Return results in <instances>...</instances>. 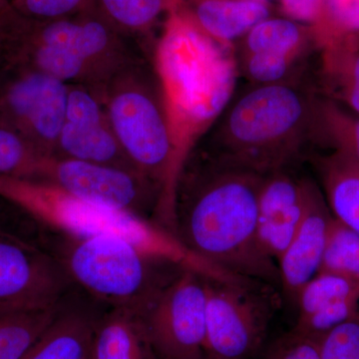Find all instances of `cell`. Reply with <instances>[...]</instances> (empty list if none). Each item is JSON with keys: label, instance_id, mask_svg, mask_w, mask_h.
<instances>
[{"label": "cell", "instance_id": "d6986e66", "mask_svg": "<svg viewBox=\"0 0 359 359\" xmlns=\"http://www.w3.org/2000/svg\"><path fill=\"white\" fill-rule=\"evenodd\" d=\"M240 47V56L269 54L306 58L318 45L311 26L283 15H271L242 37Z\"/></svg>", "mask_w": 359, "mask_h": 359}, {"label": "cell", "instance_id": "6da1fadb", "mask_svg": "<svg viewBox=\"0 0 359 359\" xmlns=\"http://www.w3.org/2000/svg\"><path fill=\"white\" fill-rule=\"evenodd\" d=\"M154 67L171 140L169 172L155 214L157 223L174 231L180 178L231 101L238 59L233 44L208 36L175 1L155 46Z\"/></svg>", "mask_w": 359, "mask_h": 359}, {"label": "cell", "instance_id": "d4e9b609", "mask_svg": "<svg viewBox=\"0 0 359 359\" xmlns=\"http://www.w3.org/2000/svg\"><path fill=\"white\" fill-rule=\"evenodd\" d=\"M346 299H359V285L337 273L320 271L297 294V320Z\"/></svg>", "mask_w": 359, "mask_h": 359}, {"label": "cell", "instance_id": "4fadbf2b", "mask_svg": "<svg viewBox=\"0 0 359 359\" xmlns=\"http://www.w3.org/2000/svg\"><path fill=\"white\" fill-rule=\"evenodd\" d=\"M56 156L138 172L120 147L98 92L84 85H69Z\"/></svg>", "mask_w": 359, "mask_h": 359}, {"label": "cell", "instance_id": "7402d4cb", "mask_svg": "<svg viewBox=\"0 0 359 359\" xmlns=\"http://www.w3.org/2000/svg\"><path fill=\"white\" fill-rule=\"evenodd\" d=\"M58 309L0 313V359H23L57 318Z\"/></svg>", "mask_w": 359, "mask_h": 359}, {"label": "cell", "instance_id": "8d00e7d4", "mask_svg": "<svg viewBox=\"0 0 359 359\" xmlns=\"http://www.w3.org/2000/svg\"><path fill=\"white\" fill-rule=\"evenodd\" d=\"M252 1H264V2H269L271 0H252Z\"/></svg>", "mask_w": 359, "mask_h": 359}, {"label": "cell", "instance_id": "484cf974", "mask_svg": "<svg viewBox=\"0 0 359 359\" xmlns=\"http://www.w3.org/2000/svg\"><path fill=\"white\" fill-rule=\"evenodd\" d=\"M320 271L337 273L359 285V233L334 218Z\"/></svg>", "mask_w": 359, "mask_h": 359}, {"label": "cell", "instance_id": "d590c367", "mask_svg": "<svg viewBox=\"0 0 359 359\" xmlns=\"http://www.w3.org/2000/svg\"><path fill=\"white\" fill-rule=\"evenodd\" d=\"M199 359H214V358H212L211 356H209V355H207V354H205L204 356H202V358H201Z\"/></svg>", "mask_w": 359, "mask_h": 359}, {"label": "cell", "instance_id": "9a60e30c", "mask_svg": "<svg viewBox=\"0 0 359 359\" xmlns=\"http://www.w3.org/2000/svg\"><path fill=\"white\" fill-rule=\"evenodd\" d=\"M306 208V180L297 181L285 171L264 177L257 200V238L276 263L297 233Z\"/></svg>", "mask_w": 359, "mask_h": 359}, {"label": "cell", "instance_id": "f1b7e54d", "mask_svg": "<svg viewBox=\"0 0 359 359\" xmlns=\"http://www.w3.org/2000/svg\"><path fill=\"white\" fill-rule=\"evenodd\" d=\"M13 11L36 20L69 18L94 8L95 0H8Z\"/></svg>", "mask_w": 359, "mask_h": 359}, {"label": "cell", "instance_id": "74e56055", "mask_svg": "<svg viewBox=\"0 0 359 359\" xmlns=\"http://www.w3.org/2000/svg\"><path fill=\"white\" fill-rule=\"evenodd\" d=\"M88 359H92L91 353H90Z\"/></svg>", "mask_w": 359, "mask_h": 359}, {"label": "cell", "instance_id": "52a82bcc", "mask_svg": "<svg viewBox=\"0 0 359 359\" xmlns=\"http://www.w3.org/2000/svg\"><path fill=\"white\" fill-rule=\"evenodd\" d=\"M137 71L135 65L127 68L99 95L123 152L135 169L157 188L160 198L171 161L169 128L160 89H155Z\"/></svg>", "mask_w": 359, "mask_h": 359}, {"label": "cell", "instance_id": "e0dca14e", "mask_svg": "<svg viewBox=\"0 0 359 359\" xmlns=\"http://www.w3.org/2000/svg\"><path fill=\"white\" fill-rule=\"evenodd\" d=\"M92 359H160L143 314L130 309H112L95 323Z\"/></svg>", "mask_w": 359, "mask_h": 359}, {"label": "cell", "instance_id": "d6a6232c", "mask_svg": "<svg viewBox=\"0 0 359 359\" xmlns=\"http://www.w3.org/2000/svg\"><path fill=\"white\" fill-rule=\"evenodd\" d=\"M11 7L8 0H0V15H1L2 13H6L7 9L11 8Z\"/></svg>", "mask_w": 359, "mask_h": 359}, {"label": "cell", "instance_id": "3957f363", "mask_svg": "<svg viewBox=\"0 0 359 359\" xmlns=\"http://www.w3.org/2000/svg\"><path fill=\"white\" fill-rule=\"evenodd\" d=\"M122 36L96 7L53 20H32L13 8L0 29V60L4 67L41 71L100 93L135 65Z\"/></svg>", "mask_w": 359, "mask_h": 359}, {"label": "cell", "instance_id": "ffe728a7", "mask_svg": "<svg viewBox=\"0 0 359 359\" xmlns=\"http://www.w3.org/2000/svg\"><path fill=\"white\" fill-rule=\"evenodd\" d=\"M94 328L82 314L59 313L23 359H88Z\"/></svg>", "mask_w": 359, "mask_h": 359}, {"label": "cell", "instance_id": "5bb4252c", "mask_svg": "<svg viewBox=\"0 0 359 359\" xmlns=\"http://www.w3.org/2000/svg\"><path fill=\"white\" fill-rule=\"evenodd\" d=\"M334 216L323 193L306 180V208L302 223L278 261L280 285L285 294L297 301L304 285L320 271Z\"/></svg>", "mask_w": 359, "mask_h": 359}, {"label": "cell", "instance_id": "603a6c76", "mask_svg": "<svg viewBox=\"0 0 359 359\" xmlns=\"http://www.w3.org/2000/svg\"><path fill=\"white\" fill-rule=\"evenodd\" d=\"M313 139L359 163V116L344 110L334 99L318 97Z\"/></svg>", "mask_w": 359, "mask_h": 359}, {"label": "cell", "instance_id": "277c9868", "mask_svg": "<svg viewBox=\"0 0 359 359\" xmlns=\"http://www.w3.org/2000/svg\"><path fill=\"white\" fill-rule=\"evenodd\" d=\"M0 199L65 236L121 238L158 261L207 280H244L198 256L161 224L134 212L82 199L48 182L0 176Z\"/></svg>", "mask_w": 359, "mask_h": 359}, {"label": "cell", "instance_id": "1f68e13d", "mask_svg": "<svg viewBox=\"0 0 359 359\" xmlns=\"http://www.w3.org/2000/svg\"><path fill=\"white\" fill-rule=\"evenodd\" d=\"M280 9L285 18L316 27L320 22L325 0H278Z\"/></svg>", "mask_w": 359, "mask_h": 359}, {"label": "cell", "instance_id": "e575fe53", "mask_svg": "<svg viewBox=\"0 0 359 359\" xmlns=\"http://www.w3.org/2000/svg\"><path fill=\"white\" fill-rule=\"evenodd\" d=\"M4 66L2 65L1 61H0V76H1L2 72H4Z\"/></svg>", "mask_w": 359, "mask_h": 359}, {"label": "cell", "instance_id": "836d02e7", "mask_svg": "<svg viewBox=\"0 0 359 359\" xmlns=\"http://www.w3.org/2000/svg\"><path fill=\"white\" fill-rule=\"evenodd\" d=\"M11 8H9V9H11ZM9 9H7L6 13H4L1 14V15H0V27H1L2 22H4V16H6V14L7 13V11H9Z\"/></svg>", "mask_w": 359, "mask_h": 359}, {"label": "cell", "instance_id": "7a4b0ae2", "mask_svg": "<svg viewBox=\"0 0 359 359\" xmlns=\"http://www.w3.org/2000/svg\"><path fill=\"white\" fill-rule=\"evenodd\" d=\"M264 177L215 158L186 166L175 204L174 233L188 249L235 275L280 285L278 264L257 238Z\"/></svg>", "mask_w": 359, "mask_h": 359}, {"label": "cell", "instance_id": "4316f807", "mask_svg": "<svg viewBox=\"0 0 359 359\" xmlns=\"http://www.w3.org/2000/svg\"><path fill=\"white\" fill-rule=\"evenodd\" d=\"M313 29L320 50L342 40L359 39V0H325Z\"/></svg>", "mask_w": 359, "mask_h": 359}, {"label": "cell", "instance_id": "5b68a950", "mask_svg": "<svg viewBox=\"0 0 359 359\" xmlns=\"http://www.w3.org/2000/svg\"><path fill=\"white\" fill-rule=\"evenodd\" d=\"M316 100L295 80L252 85L210 130L209 156L263 177L285 171L313 139Z\"/></svg>", "mask_w": 359, "mask_h": 359}, {"label": "cell", "instance_id": "cb8c5ba5", "mask_svg": "<svg viewBox=\"0 0 359 359\" xmlns=\"http://www.w3.org/2000/svg\"><path fill=\"white\" fill-rule=\"evenodd\" d=\"M175 0H95L101 15L122 35L150 32Z\"/></svg>", "mask_w": 359, "mask_h": 359}, {"label": "cell", "instance_id": "8992f818", "mask_svg": "<svg viewBox=\"0 0 359 359\" xmlns=\"http://www.w3.org/2000/svg\"><path fill=\"white\" fill-rule=\"evenodd\" d=\"M60 252L55 259L67 278L113 309H134L144 316L170 282L156 271L166 263L121 238L67 236Z\"/></svg>", "mask_w": 359, "mask_h": 359}, {"label": "cell", "instance_id": "ba28073f", "mask_svg": "<svg viewBox=\"0 0 359 359\" xmlns=\"http://www.w3.org/2000/svg\"><path fill=\"white\" fill-rule=\"evenodd\" d=\"M264 282L219 283L205 278V354L214 359H249L263 344L276 311L273 290Z\"/></svg>", "mask_w": 359, "mask_h": 359}, {"label": "cell", "instance_id": "f546056e", "mask_svg": "<svg viewBox=\"0 0 359 359\" xmlns=\"http://www.w3.org/2000/svg\"><path fill=\"white\" fill-rule=\"evenodd\" d=\"M316 340L320 359H359V316Z\"/></svg>", "mask_w": 359, "mask_h": 359}, {"label": "cell", "instance_id": "9c48e42d", "mask_svg": "<svg viewBox=\"0 0 359 359\" xmlns=\"http://www.w3.org/2000/svg\"><path fill=\"white\" fill-rule=\"evenodd\" d=\"M69 84L41 71L4 67L0 76V125L45 156L57 155Z\"/></svg>", "mask_w": 359, "mask_h": 359}, {"label": "cell", "instance_id": "8fae6325", "mask_svg": "<svg viewBox=\"0 0 359 359\" xmlns=\"http://www.w3.org/2000/svg\"><path fill=\"white\" fill-rule=\"evenodd\" d=\"M66 278L55 257L0 224V313L57 308Z\"/></svg>", "mask_w": 359, "mask_h": 359}, {"label": "cell", "instance_id": "44dd1931", "mask_svg": "<svg viewBox=\"0 0 359 359\" xmlns=\"http://www.w3.org/2000/svg\"><path fill=\"white\" fill-rule=\"evenodd\" d=\"M321 51L327 88L359 116V39L342 40Z\"/></svg>", "mask_w": 359, "mask_h": 359}, {"label": "cell", "instance_id": "4dcf8cb0", "mask_svg": "<svg viewBox=\"0 0 359 359\" xmlns=\"http://www.w3.org/2000/svg\"><path fill=\"white\" fill-rule=\"evenodd\" d=\"M263 359H320L316 340L292 332L278 339Z\"/></svg>", "mask_w": 359, "mask_h": 359}, {"label": "cell", "instance_id": "30bf717a", "mask_svg": "<svg viewBox=\"0 0 359 359\" xmlns=\"http://www.w3.org/2000/svg\"><path fill=\"white\" fill-rule=\"evenodd\" d=\"M160 359H199L205 354V278L183 271L160 290L144 314Z\"/></svg>", "mask_w": 359, "mask_h": 359}, {"label": "cell", "instance_id": "83f0119b", "mask_svg": "<svg viewBox=\"0 0 359 359\" xmlns=\"http://www.w3.org/2000/svg\"><path fill=\"white\" fill-rule=\"evenodd\" d=\"M46 157L20 135L0 125V176L36 180Z\"/></svg>", "mask_w": 359, "mask_h": 359}, {"label": "cell", "instance_id": "2e32d148", "mask_svg": "<svg viewBox=\"0 0 359 359\" xmlns=\"http://www.w3.org/2000/svg\"><path fill=\"white\" fill-rule=\"evenodd\" d=\"M208 36L233 44L259 21L273 15L269 2L252 0H177Z\"/></svg>", "mask_w": 359, "mask_h": 359}, {"label": "cell", "instance_id": "ac0fdd59", "mask_svg": "<svg viewBox=\"0 0 359 359\" xmlns=\"http://www.w3.org/2000/svg\"><path fill=\"white\" fill-rule=\"evenodd\" d=\"M314 163L332 216L359 233V163L339 150L316 156Z\"/></svg>", "mask_w": 359, "mask_h": 359}, {"label": "cell", "instance_id": "7c38bea8", "mask_svg": "<svg viewBox=\"0 0 359 359\" xmlns=\"http://www.w3.org/2000/svg\"><path fill=\"white\" fill-rule=\"evenodd\" d=\"M36 181L48 182L66 192L143 216L157 205L159 191L138 172L69 158H45Z\"/></svg>", "mask_w": 359, "mask_h": 359}]
</instances>
